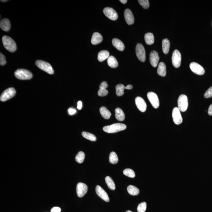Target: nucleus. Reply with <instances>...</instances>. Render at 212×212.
I'll return each instance as SVG.
<instances>
[{"mask_svg": "<svg viewBox=\"0 0 212 212\" xmlns=\"http://www.w3.org/2000/svg\"><path fill=\"white\" fill-rule=\"evenodd\" d=\"M35 64L42 70L45 71L49 74H54V71L51 64L48 62L42 60H37Z\"/></svg>", "mask_w": 212, "mask_h": 212, "instance_id": "obj_4", "label": "nucleus"}, {"mask_svg": "<svg viewBox=\"0 0 212 212\" xmlns=\"http://www.w3.org/2000/svg\"><path fill=\"white\" fill-rule=\"evenodd\" d=\"M16 78L21 80H28L32 78V73L30 71L24 69L17 70L15 72Z\"/></svg>", "mask_w": 212, "mask_h": 212, "instance_id": "obj_3", "label": "nucleus"}, {"mask_svg": "<svg viewBox=\"0 0 212 212\" xmlns=\"http://www.w3.org/2000/svg\"><path fill=\"white\" fill-rule=\"evenodd\" d=\"M113 45L118 50L122 51L125 49V45L124 43L120 39L114 38L112 40Z\"/></svg>", "mask_w": 212, "mask_h": 212, "instance_id": "obj_21", "label": "nucleus"}, {"mask_svg": "<svg viewBox=\"0 0 212 212\" xmlns=\"http://www.w3.org/2000/svg\"><path fill=\"white\" fill-rule=\"evenodd\" d=\"M6 63L5 57L2 53H0V64L1 66L4 65Z\"/></svg>", "mask_w": 212, "mask_h": 212, "instance_id": "obj_39", "label": "nucleus"}, {"mask_svg": "<svg viewBox=\"0 0 212 212\" xmlns=\"http://www.w3.org/2000/svg\"><path fill=\"white\" fill-rule=\"evenodd\" d=\"M158 74L162 77H165L166 76V64L163 62H161L159 63L158 66V70H157Z\"/></svg>", "mask_w": 212, "mask_h": 212, "instance_id": "obj_22", "label": "nucleus"}, {"mask_svg": "<svg viewBox=\"0 0 212 212\" xmlns=\"http://www.w3.org/2000/svg\"><path fill=\"white\" fill-rule=\"evenodd\" d=\"M76 190H77V196L79 197L82 198L84 196L87 192V185L82 183H79L77 184Z\"/></svg>", "mask_w": 212, "mask_h": 212, "instance_id": "obj_13", "label": "nucleus"}, {"mask_svg": "<svg viewBox=\"0 0 212 212\" xmlns=\"http://www.w3.org/2000/svg\"><path fill=\"white\" fill-rule=\"evenodd\" d=\"M149 59L150 62L152 67H157L160 59L158 53L155 51H152L150 54Z\"/></svg>", "mask_w": 212, "mask_h": 212, "instance_id": "obj_16", "label": "nucleus"}, {"mask_svg": "<svg viewBox=\"0 0 212 212\" xmlns=\"http://www.w3.org/2000/svg\"><path fill=\"white\" fill-rule=\"evenodd\" d=\"M103 13L105 16L112 21H115L118 18L117 13L111 7H105L104 9Z\"/></svg>", "mask_w": 212, "mask_h": 212, "instance_id": "obj_11", "label": "nucleus"}, {"mask_svg": "<svg viewBox=\"0 0 212 212\" xmlns=\"http://www.w3.org/2000/svg\"><path fill=\"white\" fill-rule=\"evenodd\" d=\"M61 208L58 207H54V208L51 210V212H61Z\"/></svg>", "mask_w": 212, "mask_h": 212, "instance_id": "obj_40", "label": "nucleus"}, {"mask_svg": "<svg viewBox=\"0 0 212 212\" xmlns=\"http://www.w3.org/2000/svg\"><path fill=\"white\" fill-rule=\"evenodd\" d=\"M124 174L131 178H134L135 177V172L130 169H126L123 171Z\"/></svg>", "mask_w": 212, "mask_h": 212, "instance_id": "obj_35", "label": "nucleus"}, {"mask_svg": "<svg viewBox=\"0 0 212 212\" xmlns=\"http://www.w3.org/2000/svg\"><path fill=\"white\" fill-rule=\"evenodd\" d=\"M204 96L205 98H211L212 97V87H211L210 88L207 90L206 92L204 94Z\"/></svg>", "mask_w": 212, "mask_h": 212, "instance_id": "obj_38", "label": "nucleus"}, {"mask_svg": "<svg viewBox=\"0 0 212 212\" xmlns=\"http://www.w3.org/2000/svg\"><path fill=\"white\" fill-rule=\"evenodd\" d=\"M116 94L118 96H122L124 94V90L125 89V87L124 85L120 84L117 85L115 87Z\"/></svg>", "mask_w": 212, "mask_h": 212, "instance_id": "obj_32", "label": "nucleus"}, {"mask_svg": "<svg viewBox=\"0 0 212 212\" xmlns=\"http://www.w3.org/2000/svg\"><path fill=\"white\" fill-rule=\"evenodd\" d=\"M181 54L177 49H175L172 54V64L175 68H178L181 65Z\"/></svg>", "mask_w": 212, "mask_h": 212, "instance_id": "obj_9", "label": "nucleus"}, {"mask_svg": "<svg viewBox=\"0 0 212 212\" xmlns=\"http://www.w3.org/2000/svg\"><path fill=\"white\" fill-rule=\"evenodd\" d=\"M136 53L138 59L142 62L145 61L146 54L145 49L142 44L138 43L136 48Z\"/></svg>", "mask_w": 212, "mask_h": 212, "instance_id": "obj_7", "label": "nucleus"}, {"mask_svg": "<svg viewBox=\"0 0 212 212\" xmlns=\"http://www.w3.org/2000/svg\"><path fill=\"white\" fill-rule=\"evenodd\" d=\"M115 117L119 121H123L125 118V114L121 109L117 108L115 109Z\"/></svg>", "mask_w": 212, "mask_h": 212, "instance_id": "obj_23", "label": "nucleus"}, {"mask_svg": "<svg viewBox=\"0 0 212 212\" xmlns=\"http://www.w3.org/2000/svg\"></svg>", "mask_w": 212, "mask_h": 212, "instance_id": "obj_48", "label": "nucleus"}, {"mask_svg": "<svg viewBox=\"0 0 212 212\" xmlns=\"http://www.w3.org/2000/svg\"><path fill=\"white\" fill-rule=\"evenodd\" d=\"M133 87L132 85H129L125 87V89L130 90L133 88Z\"/></svg>", "mask_w": 212, "mask_h": 212, "instance_id": "obj_44", "label": "nucleus"}, {"mask_svg": "<svg viewBox=\"0 0 212 212\" xmlns=\"http://www.w3.org/2000/svg\"><path fill=\"white\" fill-rule=\"evenodd\" d=\"M82 107V102L81 101H79L78 103H77V109L79 110H81Z\"/></svg>", "mask_w": 212, "mask_h": 212, "instance_id": "obj_43", "label": "nucleus"}, {"mask_svg": "<svg viewBox=\"0 0 212 212\" xmlns=\"http://www.w3.org/2000/svg\"><path fill=\"white\" fill-rule=\"evenodd\" d=\"M109 161L110 163L115 164L118 162V158L116 153L114 152H111L109 157Z\"/></svg>", "mask_w": 212, "mask_h": 212, "instance_id": "obj_33", "label": "nucleus"}, {"mask_svg": "<svg viewBox=\"0 0 212 212\" xmlns=\"http://www.w3.org/2000/svg\"><path fill=\"white\" fill-rule=\"evenodd\" d=\"M82 136L88 140L92 142H95L97 140V138L93 134L86 132H83L82 133Z\"/></svg>", "mask_w": 212, "mask_h": 212, "instance_id": "obj_31", "label": "nucleus"}, {"mask_svg": "<svg viewBox=\"0 0 212 212\" xmlns=\"http://www.w3.org/2000/svg\"><path fill=\"white\" fill-rule=\"evenodd\" d=\"M135 103L139 111L144 112L146 110L147 104L145 100L141 97H137L135 99Z\"/></svg>", "mask_w": 212, "mask_h": 212, "instance_id": "obj_14", "label": "nucleus"}, {"mask_svg": "<svg viewBox=\"0 0 212 212\" xmlns=\"http://www.w3.org/2000/svg\"><path fill=\"white\" fill-rule=\"evenodd\" d=\"M147 98L154 108L158 109L160 105V101L157 94L153 92H149L147 95Z\"/></svg>", "mask_w": 212, "mask_h": 212, "instance_id": "obj_8", "label": "nucleus"}, {"mask_svg": "<svg viewBox=\"0 0 212 212\" xmlns=\"http://www.w3.org/2000/svg\"><path fill=\"white\" fill-rule=\"evenodd\" d=\"M178 106L180 112H184L187 110L188 106V101L187 97L185 95H181L178 100Z\"/></svg>", "mask_w": 212, "mask_h": 212, "instance_id": "obj_5", "label": "nucleus"}, {"mask_svg": "<svg viewBox=\"0 0 212 212\" xmlns=\"http://www.w3.org/2000/svg\"><path fill=\"white\" fill-rule=\"evenodd\" d=\"M120 1L122 3L124 4L126 3L127 2V0H120Z\"/></svg>", "mask_w": 212, "mask_h": 212, "instance_id": "obj_45", "label": "nucleus"}, {"mask_svg": "<svg viewBox=\"0 0 212 212\" xmlns=\"http://www.w3.org/2000/svg\"><path fill=\"white\" fill-rule=\"evenodd\" d=\"M103 40V37L98 32H95L93 34L91 43L94 45H96L101 43Z\"/></svg>", "mask_w": 212, "mask_h": 212, "instance_id": "obj_20", "label": "nucleus"}, {"mask_svg": "<svg viewBox=\"0 0 212 212\" xmlns=\"http://www.w3.org/2000/svg\"><path fill=\"white\" fill-rule=\"evenodd\" d=\"M2 41L4 46L7 50L11 52L16 51V44L12 38L4 35L2 37Z\"/></svg>", "mask_w": 212, "mask_h": 212, "instance_id": "obj_1", "label": "nucleus"}, {"mask_svg": "<svg viewBox=\"0 0 212 212\" xmlns=\"http://www.w3.org/2000/svg\"><path fill=\"white\" fill-rule=\"evenodd\" d=\"M127 190L129 193L133 196H136V195H138L139 193V189L136 187L132 185H129L127 188Z\"/></svg>", "mask_w": 212, "mask_h": 212, "instance_id": "obj_29", "label": "nucleus"}, {"mask_svg": "<svg viewBox=\"0 0 212 212\" xmlns=\"http://www.w3.org/2000/svg\"><path fill=\"white\" fill-rule=\"evenodd\" d=\"M1 2H6V1H1Z\"/></svg>", "mask_w": 212, "mask_h": 212, "instance_id": "obj_46", "label": "nucleus"}, {"mask_svg": "<svg viewBox=\"0 0 212 212\" xmlns=\"http://www.w3.org/2000/svg\"><path fill=\"white\" fill-rule=\"evenodd\" d=\"M126 212H133L130 211H127Z\"/></svg>", "mask_w": 212, "mask_h": 212, "instance_id": "obj_47", "label": "nucleus"}, {"mask_svg": "<svg viewBox=\"0 0 212 212\" xmlns=\"http://www.w3.org/2000/svg\"><path fill=\"white\" fill-rule=\"evenodd\" d=\"M96 191L97 195L104 201L106 202H109L110 201L107 193L100 185H97L96 187Z\"/></svg>", "mask_w": 212, "mask_h": 212, "instance_id": "obj_15", "label": "nucleus"}, {"mask_svg": "<svg viewBox=\"0 0 212 212\" xmlns=\"http://www.w3.org/2000/svg\"><path fill=\"white\" fill-rule=\"evenodd\" d=\"M190 68L193 73L199 75H203L205 73V70L204 68L200 64L195 62L190 63Z\"/></svg>", "mask_w": 212, "mask_h": 212, "instance_id": "obj_10", "label": "nucleus"}, {"mask_svg": "<svg viewBox=\"0 0 212 212\" xmlns=\"http://www.w3.org/2000/svg\"><path fill=\"white\" fill-rule=\"evenodd\" d=\"M15 88L13 87L9 88L5 90L1 94L0 100L2 101H5L12 98L16 94Z\"/></svg>", "mask_w": 212, "mask_h": 212, "instance_id": "obj_6", "label": "nucleus"}, {"mask_svg": "<svg viewBox=\"0 0 212 212\" xmlns=\"http://www.w3.org/2000/svg\"><path fill=\"white\" fill-rule=\"evenodd\" d=\"M124 17L126 22L129 25H132L134 22V18L133 13L129 9H127L124 11Z\"/></svg>", "mask_w": 212, "mask_h": 212, "instance_id": "obj_17", "label": "nucleus"}, {"mask_svg": "<svg viewBox=\"0 0 212 212\" xmlns=\"http://www.w3.org/2000/svg\"><path fill=\"white\" fill-rule=\"evenodd\" d=\"M170 43L169 40L167 39H164L162 40V50L165 54H168L169 51Z\"/></svg>", "mask_w": 212, "mask_h": 212, "instance_id": "obj_27", "label": "nucleus"}, {"mask_svg": "<svg viewBox=\"0 0 212 212\" xmlns=\"http://www.w3.org/2000/svg\"><path fill=\"white\" fill-rule=\"evenodd\" d=\"M0 27L3 31H8L11 28L10 22L7 19H3L1 20L0 22Z\"/></svg>", "mask_w": 212, "mask_h": 212, "instance_id": "obj_19", "label": "nucleus"}, {"mask_svg": "<svg viewBox=\"0 0 212 212\" xmlns=\"http://www.w3.org/2000/svg\"><path fill=\"white\" fill-rule=\"evenodd\" d=\"M108 87L107 82H101L100 86V89L98 92V95L99 96L103 97L106 96L108 94V91L106 88Z\"/></svg>", "mask_w": 212, "mask_h": 212, "instance_id": "obj_18", "label": "nucleus"}, {"mask_svg": "<svg viewBox=\"0 0 212 212\" xmlns=\"http://www.w3.org/2000/svg\"><path fill=\"white\" fill-rule=\"evenodd\" d=\"M109 57L110 53L108 51L102 50L99 53L97 59L99 61L103 62L106 59H108Z\"/></svg>", "mask_w": 212, "mask_h": 212, "instance_id": "obj_24", "label": "nucleus"}, {"mask_svg": "<svg viewBox=\"0 0 212 212\" xmlns=\"http://www.w3.org/2000/svg\"><path fill=\"white\" fill-rule=\"evenodd\" d=\"M68 113H69L70 115H73V114H74L76 113V110H75V109H73L70 108L68 109Z\"/></svg>", "mask_w": 212, "mask_h": 212, "instance_id": "obj_41", "label": "nucleus"}, {"mask_svg": "<svg viewBox=\"0 0 212 212\" xmlns=\"http://www.w3.org/2000/svg\"><path fill=\"white\" fill-rule=\"evenodd\" d=\"M172 119L176 125H180L183 122V119L179 109L178 107H175L172 110Z\"/></svg>", "mask_w": 212, "mask_h": 212, "instance_id": "obj_12", "label": "nucleus"}, {"mask_svg": "<svg viewBox=\"0 0 212 212\" xmlns=\"http://www.w3.org/2000/svg\"><path fill=\"white\" fill-rule=\"evenodd\" d=\"M85 158L84 152L82 151L79 152L76 156L75 160L76 162L79 163H82L83 162Z\"/></svg>", "mask_w": 212, "mask_h": 212, "instance_id": "obj_34", "label": "nucleus"}, {"mask_svg": "<svg viewBox=\"0 0 212 212\" xmlns=\"http://www.w3.org/2000/svg\"><path fill=\"white\" fill-rule=\"evenodd\" d=\"M208 114L209 115H212V104L209 106L208 110Z\"/></svg>", "mask_w": 212, "mask_h": 212, "instance_id": "obj_42", "label": "nucleus"}, {"mask_svg": "<svg viewBox=\"0 0 212 212\" xmlns=\"http://www.w3.org/2000/svg\"><path fill=\"white\" fill-rule=\"evenodd\" d=\"M145 40L146 43L148 45H152L154 42V36L151 33H148L145 34L144 36Z\"/></svg>", "mask_w": 212, "mask_h": 212, "instance_id": "obj_26", "label": "nucleus"}, {"mask_svg": "<svg viewBox=\"0 0 212 212\" xmlns=\"http://www.w3.org/2000/svg\"><path fill=\"white\" fill-rule=\"evenodd\" d=\"M105 181L108 187L110 190H114L115 189V184L113 180L110 176H106L105 178Z\"/></svg>", "mask_w": 212, "mask_h": 212, "instance_id": "obj_30", "label": "nucleus"}, {"mask_svg": "<svg viewBox=\"0 0 212 212\" xmlns=\"http://www.w3.org/2000/svg\"><path fill=\"white\" fill-rule=\"evenodd\" d=\"M147 209V204L145 202H143L139 204L137 208L138 212H145Z\"/></svg>", "mask_w": 212, "mask_h": 212, "instance_id": "obj_36", "label": "nucleus"}, {"mask_svg": "<svg viewBox=\"0 0 212 212\" xmlns=\"http://www.w3.org/2000/svg\"><path fill=\"white\" fill-rule=\"evenodd\" d=\"M100 112L103 117L106 120L110 118L111 115L110 112L105 106H102L100 109Z\"/></svg>", "mask_w": 212, "mask_h": 212, "instance_id": "obj_28", "label": "nucleus"}, {"mask_svg": "<svg viewBox=\"0 0 212 212\" xmlns=\"http://www.w3.org/2000/svg\"><path fill=\"white\" fill-rule=\"evenodd\" d=\"M138 2L144 9L148 8L149 7V2L148 0H139Z\"/></svg>", "mask_w": 212, "mask_h": 212, "instance_id": "obj_37", "label": "nucleus"}, {"mask_svg": "<svg viewBox=\"0 0 212 212\" xmlns=\"http://www.w3.org/2000/svg\"><path fill=\"white\" fill-rule=\"evenodd\" d=\"M108 64L109 67L112 68H117L118 66V63L116 58L113 56H110L107 60Z\"/></svg>", "mask_w": 212, "mask_h": 212, "instance_id": "obj_25", "label": "nucleus"}, {"mask_svg": "<svg viewBox=\"0 0 212 212\" xmlns=\"http://www.w3.org/2000/svg\"><path fill=\"white\" fill-rule=\"evenodd\" d=\"M126 128V125L125 124L117 123V124L104 127L103 130L106 133H114L125 130Z\"/></svg>", "mask_w": 212, "mask_h": 212, "instance_id": "obj_2", "label": "nucleus"}]
</instances>
